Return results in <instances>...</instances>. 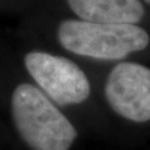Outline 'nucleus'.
Listing matches in <instances>:
<instances>
[{
    "mask_svg": "<svg viewBox=\"0 0 150 150\" xmlns=\"http://www.w3.org/2000/svg\"><path fill=\"white\" fill-rule=\"evenodd\" d=\"M106 100L116 114L144 123L150 119V69L121 63L111 70L105 84Z\"/></svg>",
    "mask_w": 150,
    "mask_h": 150,
    "instance_id": "obj_4",
    "label": "nucleus"
},
{
    "mask_svg": "<svg viewBox=\"0 0 150 150\" xmlns=\"http://www.w3.org/2000/svg\"><path fill=\"white\" fill-rule=\"evenodd\" d=\"M148 1H150V0H148Z\"/></svg>",
    "mask_w": 150,
    "mask_h": 150,
    "instance_id": "obj_6",
    "label": "nucleus"
},
{
    "mask_svg": "<svg viewBox=\"0 0 150 150\" xmlns=\"http://www.w3.org/2000/svg\"><path fill=\"white\" fill-rule=\"evenodd\" d=\"M25 67L43 91L59 105L80 104L90 94L85 73L67 58L33 51L25 56Z\"/></svg>",
    "mask_w": 150,
    "mask_h": 150,
    "instance_id": "obj_3",
    "label": "nucleus"
},
{
    "mask_svg": "<svg viewBox=\"0 0 150 150\" xmlns=\"http://www.w3.org/2000/svg\"><path fill=\"white\" fill-rule=\"evenodd\" d=\"M58 39L67 50L94 59L116 60L145 49L149 35L135 24H100L65 20L59 25Z\"/></svg>",
    "mask_w": 150,
    "mask_h": 150,
    "instance_id": "obj_2",
    "label": "nucleus"
},
{
    "mask_svg": "<svg viewBox=\"0 0 150 150\" xmlns=\"http://www.w3.org/2000/svg\"><path fill=\"white\" fill-rule=\"evenodd\" d=\"M15 126L33 150H69L78 133L38 88L21 84L11 96Z\"/></svg>",
    "mask_w": 150,
    "mask_h": 150,
    "instance_id": "obj_1",
    "label": "nucleus"
},
{
    "mask_svg": "<svg viewBox=\"0 0 150 150\" xmlns=\"http://www.w3.org/2000/svg\"><path fill=\"white\" fill-rule=\"evenodd\" d=\"M80 20L100 24H135L144 8L139 0H67Z\"/></svg>",
    "mask_w": 150,
    "mask_h": 150,
    "instance_id": "obj_5",
    "label": "nucleus"
}]
</instances>
